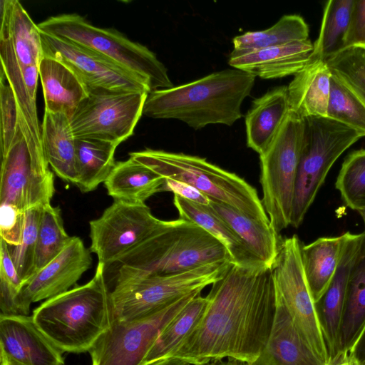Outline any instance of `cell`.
I'll list each match as a JSON object with an SVG mask.
<instances>
[{"label": "cell", "instance_id": "1", "mask_svg": "<svg viewBox=\"0 0 365 365\" xmlns=\"http://www.w3.org/2000/svg\"><path fill=\"white\" fill-rule=\"evenodd\" d=\"M207 297L202 319L170 358L190 365L227 358L255 361L269 339L276 313L272 269L231 264Z\"/></svg>", "mask_w": 365, "mask_h": 365}, {"label": "cell", "instance_id": "2", "mask_svg": "<svg viewBox=\"0 0 365 365\" xmlns=\"http://www.w3.org/2000/svg\"><path fill=\"white\" fill-rule=\"evenodd\" d=\"M255 78L233 68L156 90L148 93L143 114L153 118L177 119L195 130L210 124L231 126L242 117L241 106Z\"/></svg>", "mask_w": 365, "mask_h": 365}, {"label": "cell", "instance_id": "3", "mask_svg": "<svg viewBox=\"0 0 365 365\" xmlns=\"http://www.w3.org/2000/svg\"><path fill=\"white\" fill-rule=\"evenodd\" d=\"M110 293L106 267L98 263L89 282L46 299L32 317L62 352L88 351L111 324Z\"/></svg>", "mask_w": 365, "mask_h": 365}, {"label": "cell", "instance_id": "4", "mask_svg": "<svg viewBox=\"0 0 365 365\" xmlns=\"http://www.w3.org/2000/svg\"><path fill=\"white\" fill-rule=\"evenodd\" d=\"M225 261L232 262V259L218 240L198 225L179 218L125 253L113 264L116 268V282L176 274Z\"/></svg>", "mask_w": 365, "mask_h": 365}, {"label": "cell", "instance_id": "5", "mask_svg": "<svg viewBox=\"0 0 365 365\" xmlns=\"http://www.w3.org/2000/svg\"><path fill=\"white\" fill-rule=\"evenodd\" d=\"M129 155L164 179L187 183L210 200L230 205L265 225H271L256 189L236 174L205 158L148 148Z\"/></svg>", "mask_w": 365, "mask_h": 365}, {"label": "cell", "instance_id": "6", "mask_svg": "<svg viewBox=\"0 0 365 365\" xmlns=\"http://www.w3.org/2000/svg\"><path fill=\"white\" fill-rule=\"evenodd\" d=\"M37 25L42 33L90 49L129 70L145 80L152 91L174 86L152 51L115 29L95 26L77 14L53 16Z\"/></svg>", "mask_w": 365, "mask_h": 365}, {"label": "cell", "instance_id": "7", "mask_svg": "<svg viewBox=\"0 0 365 365\" xmlns=\"http://www.w3.org/2000/svg\"><path fill=\"white\" fill-rule=\"evenodd\" d=\"M358 130L328 117L304 118V132L292 206L291 225L299 227L340 155L360 138Z\"/></svg>", "mask_w": 365, "mask_h": 365}, {"label": "cell", "instance_id": "8", "mask_svg": "<svg viewBox=\"0 0 365 365\" xmlns=\"http://www.w3.org/2000/svg\"><path fill=\"white\" fill-rule=\"evenodd\" d=\"M231 264L220 262L176 274L116 282L110 293L112 320L138 319L186 295L201 292L220 279Z\"/></svg>", "mask_w": 365, "mask_h": 365}, {"label": "cell", "instance_id": "9", "mask_svg": "<svg viewBox=\"0 0 365 365\" xmlns=\"http://www.w3.org/2000/svg\"><path fill=\"white\" fill-rule=\"evenodd\" d=\"M303 132L304 119L289 110L274 141L259 155L261 201L278 234L291 225Z\"/></svg>", "mask_w": 365, "mask_h": 365}, {"label": "cell", "instance_id": "10", "mask_svg": "<svg viewBox=\"0 0 365 365\" xmlns=\"http://www.w3.org/2000/svg\"><path fill=\"white\" fill-rule=\"evenodd\" d=\"M297 235L282 240L272 268L276 295L309 347L324 365L330 359L319 314L307 284Z\"/></svg>", "mask_w": 365, "mask_h": 365}, {"label": "cell", "instance_id": "11", "mask_svg": "<svg viewBox=\"0 0 365 365\" xmlns=\"http://www.w3.org/2000/svg\"><path fill=\"white\" fill-rule=\"evenodd\" d=\"M148 93H88L70 118L76 138H88L117 145L133 135L143 114Z\"/></svg>", "mask_w": 365, "mask_h": 365}, {"label": "cell", "instance_id": "12", "mask_svg": "<svg viewBox=\"0 0 365 365\" xmlns=\"http://www.w3.org/2000/svg\"><path fill=\"white\" fill-rule=\"evenodd\" d=\"M172 222L155 217L145 203L114 200L99 217L89 222L90 250L106 269Z\"/></svg>", "mask_w": 365, "mask_h": 365}, {"label": "cell", "instance_id": "13", "mask_svg": "<svg viewBox=\"0 0 365 365\" xmlns=\"http://www.w3.org/2000/svg\"><path fill=\"white\" fill-rule=\"evenodd\" d=\"M200 293L186 295L138 319L112 320L110 327L88 351L92 365H142L165 327Z\"/></svg>", "mask_w": 365, "mask_h": 365}, {"label": "cell", "instance_id": "14", "mask_svg": "<svg viewBox=\"0 0 365 365\" xmlns=\"http://www.w3.org/2000/svg\"><path fill=\"white\" fill-rule=\"evenodd\" d=\"M54 175L46 158L34 155L22 133L1 153L0 205L26 212L51 204Z\"/></svg>", "mask_w": 365, "mask_h": 365}, {"label": "cell", "instance_id": "15", "mask_svg": "<svg viewBox=\"0 0 365 365\" xmlns=\"http://www.w3.org/2000/svg\"><path fill=\"white\" fill-rule=\"evenodd\" d=\"M43 56L54 58L71 68L88 93H148L149 83L114 61L83 46L41 32Z\"/></svg>", "mask_w": 365, "mask_h": 365}, {"label": "cell", "instance_id": "16", "mask_svg": "<svg viewBox=\"0 0 365 365\" xmlns=\"http://www.w3.org/2000/svg\"><path fill=\"white\" fill-rule=\"evenodd\" d=\"M90 249L76 236L63 250L36 272L24 287L19 299L20 315H28L31 304L71 289L92 266Z\"/></svg>", "mask_w": 365, "mask_h": 365}, {"label": "cell", "instance_id": "17", "mask_svg": "<svg viewBox=\"0 0 365 365\" xmlns=\"http://www.w3.org/2000/svg\"><path fill=\"white\" fill-rule=\"evenodd\" d=\"M0 352L22 365H63L62 351L32 316L0 314Z\"/></svg>", "mask_w": 365, "mask_h": 365}, {"label": "cell", "instance_id": "18", "mask_svg": "<svg viewBox=\"0 0 365 365\" xmlns=\"http://www.w3.org/2000/svg\"><path fill=\"white\" fill-rule=\"evenodd\" d=\"M345 235L341 255L335 274L326 292L316 304L330 359L339 350L349 274L364 240L365 231L360 234L346 232Z\"/></svg>", "mask_w": 365, "mask_h": 365}, {"label": "cell", "instance_id": "19", "mask_svg": "<svg viewBox=\"0 0 365 365\" xmlns=\"http://www.w3.org/2000/svg\"><path fill=\"white\" fill-rule=\"evenodd\" d=\"M0 58L22 67L43 58L41 31L17 0L1 1Z\"/></svg>", "mask_w": 365, "mask_h": 365}, {"label": "cell", "instance_id": "20", "mask_svg": "<svg viewBox=\"0 0 365 365\" xmlns=\"http://www.w3.org/2000/svg\"><path fill=\"white\" fill-rule=\"evenodd\" d=\"M314 46L309 39L253 51L230 58L229 65L262 79L295 75L309 61Z\"/></svg>", "mask_w": 365, "mask_h": 365}, {"label": "cell", "instance_id": "21", "mask_svg": "<svg viewBox=\"0 0 365 365\" xmlns=\"http://www.w3.org/2000/svg\"><path fill=\"white\" fill-rule=\"evenodd\" d=\"M276 302V313L269 339L257 359L249 364L324 365L303 339L277 295Z\"/></svg>", "mask_w": 365, "mask_h": 365}, {"label": "cell", "instance_id": "22", "mask_svg": "<svg viewBox=\"0 0 365 365\" xmlns=\"http://www.w3.org/2000/svg\"><path fill=\"white\" fill-rule=\"evenodd\" d=\"M331 76L324 60L310 56L287 86L289 110L303 119L327 117Z\"/></svg>", "mask_w": 365, "mask_h": 365}, {"label": "cell", "instance_id": "23", "mask_svg": "<svg viewBox=\"0 0 365 365\" xmlns=\"http://www.w3.org/2000/svg\"><path fill=\"white\" fill-rule=\"evenodd\" d=\"M289 112L287 86L255 98L245 115L247 146L262 154L279 133Z\"/></svg>", "mask_w": 365, "mask_h": 365}, {"label": "cell", "instance_id": "24", "mask_svg": "<svg viewBox=\"0 0 365 365\" xmlns=\"http://www.w3.org/2000/svg\"><path fill=\"white\" fill-rule=\"evenodd\" d=\"M173 203L180 218L202 227L225 247L232 264L250 269H269L209 205H202L177 195H174Z\"/></svg>", "mask_w": 365, "mask_h": 365}, {"label": "cell", "instance_id": "25", "mask_svg": "<svg viewBox=\"0 0 365 365\" xmlns=\"http://www.w3.org/2000/svg\"><path fill=\"white\" fill-rule=\"evenodd\" d=\"M45 110L69 118L88 93L74 72L61 61L43 56L39 63Z\"/></svg>", "mask_w": 365, "mask_h": 365}, {"label": "cell", "instance_id": "26", "mask_svg": "<svg viewBox=\"0 0 365 365\" xmlns=\"http://www.w3.org/2000/svg\"><path fill=\"white\" fill-rule=\"evenodd\" d=\"M41 135L49 166L61 180L76 185V138L71 126L70 118L62 113L44 110Z\"/></svg>", "mask_w": 365, "mask_h": 365}, {"label": "cell", "instance_id": "27", "mask_svg": "<svg viewBox=\"0 0 365 365\" xmlns=\"http://www.w3.org/2000/svg\"><path fill=\"white\" fill-rule=\"evenodd\" d=\"M209 207L229 225L267 268L273 267L282 239L271 225H265L220 202L210 200Z\"/></svg>", "mask_w": 365, "mask_h": 365}, {"label": "cell", "instance_id": "28", "mask_svg": "<svg viewBox=\"0 0 365 365\" xmlns=\"http://www.w3.org/2000/svg\"><path fill=\"white\" fill-rule=\"evenodd\" d=\"M163 182V178L129 157L126 160L116 162L104 185L114 200L143 204L161 192Z\"/></svg>", "mask_w": 365, "mask_h": 365}, {"label": "cell", "instance_id": "29", "mask_svg": "<svg viewBox=\"0 0 365 365\" xmlns=\"http://www.w3.org/2000/svg\"><path fill=\"white\" fill-rule=\"evenodd\" d=\"M345 233L337 237H320L301 247L303 269L315 304L328 289L339 265Z\"/></svg>", "mask_w": 365, "mask_h": 365}, {"label": "cell", "instance_id": "30", "mask_svg": "<svg viewBox=\"0 0 365 365\" xmlns=\"http://www.w3.org/2000/svg\"><path fill=\"white\" fill-rule=\"evenodd\" d=\"M364 331L365 237L349 274L339 350L354 352L356 346Z\"/></svg>", "mask_w": 365, "mask_h": 365}, {"label": "cell", "instance_id": "31", "mask_svg": "<svg viewBox=\"0 0 365 365\" xmlns=\"http://www.w3.org/2000/svg\"><path fill=\"white\" fill-rule=\"evenodd\" d=\"M207 304V296L194 297L162 330L142 365L170 358L198 324Z\"/></svg>", "mask_w": 365, "mask_h": 365}, {"label": "cell", "instance_id": "32", "mask_svg": "<svg viewBox=\"0 0 365 365\" xmlns=\"http://www.w3.org/2000/svg\"><path fill=\"white\" fill-rule=\"evenodd\" d=\"M117 145L98 140L76 138V185L82 192L94 190L113 169Z\"/></svg>", "mask_w": 365, "mask_h": 365}, {"label": "cell", "instance_id": "33", "mask_svg": "<svg viewBox=\"0 0 365 365\" xmlns=\"http://www.w3.org/2000/svg\"><path fill=\"white\" fill-rule=\"evenodd\" d=\"M309 39V26L297 14L282 16L272 26L262 31H248L233 38L230 58H236L253 51L279 46Z\"/></svg>", "mask_w": 365, "mask_h": 365}, {"label": "cell", "instance_id": "34", "mask_svg": "<svg viewBox=\"0 0 365 365\" xmlns=\"http://www.w3.org/2000/svg\"><path fill=\"white\" fill-rule=\"evenodd\" d=\"M354 0H329L326 2L319 36L311 57L327 60L344 49Z\"/></svg>", "mask_w": 365, "mask_h": 365}, {"label": "cell", "instance_id": "35", "mask_svg": "<svg viewBox=\"0 0 365 365\" xmlns=\"http://www.w3.org/2000/svg\"><path fill=\"white\" fill-rule=\"evenodd\" d=\"M71 239L64 228L61 211L50 205L41 207L35 254V274L58 256Z\"/></svg>", "mask_w": 365, "mask_h": 365}, {"label": "cell", "instance_id": "36", "mask_svg": "<svg viewBox=\"0 0 365 365\" xmlns=\"http://www.w3.org/2000/svg\"><path fill=\"white\" fill-rule=\"evenodd\" d=\"M346 206L359 213L365 223V149L344 159L335 183Z\"/></svg>", "mask_w": 365, "mask_h": 365}, {"label": "cell", "instance_id": "37", "mask_svg": "<svg viewBox=\"0 0 365 365\" xmlns=\"http://www.w3.org/2000/svg\"><path fill=\"white\" fill-rule=\"evenodd\" d=\"M327 117L344 123L365 136V103L334 76Z\"/></svg>", "mask_w": 365, "mask_h": 365}, {"label": "cell", "instance_id": "38", "mask_svg": "<svg viewBox=\"0 0 365 365\" xmlns=\"http://www.w3.org/2000/svg\"><path fill=\"white\" fill-rule=\"evenodd\" d=\"M332 76L365 103V50L346 48L325 60Z\"/></svg>", "mask_w": 365, "mask_h": 365}, {"label": "cell", "instance_id": "39", "mask_svg": "<svg viewBox=\"0 0 365 365\" xmlns=\"http://www.w3.org/2000/svg\"><path fill=\"white\" fill-rule=\"evenodd\" d=\"M42 207L25 212V223L21 243L9 247L17 272L26 285L35 274V254L38 228Z\"/></svg>", "mask_w": 365, "mask_h": 365}, {"label": "cell", "instance_id": "40", "mask_svg": "<svg viewBox=\"0 0 365 365\" xmlns=\"http://www.w3.org/2000/svg\"><path fill=\"white\" fill-rule=\"evenodd\" d=\"M24 286L11 257L7 244L0 240L1 314L20 315L19 299Z\"/></svg>", "mask_w": 365, "mask_h": 365}, {"label": "cell", "instance_id": "41", "mask_svg": "<svg viewBox=\"0 0 365 365\" xmlns=\"http://www.w3.org/2000/svg\"><path fill=\"white\" fill-rule=\"evenodd\" d=\"M0 150L2 153L8 150L21 130L19 126L18 106L14 92L1 73H0Z\"/></svg>", "mask_w": 365, "mask_h": 365}, {"label": "cell", "instance_id": "42", "mask_svg": "<svg viewBox=\"0 0 365 365\" xmlns=\"http://www.w3.org/2000/svg\"><path fill=\"white\" fill-rule=\"evenodd\" d=\"M25 223V212L9 205H0V240L9 247L21 243Z\"/></svg>", "mask_w": 365, "mask_h": 365}, {"label": "cell", "instance_id": "43", "mask_svg": "<svg viewBox=\"0 0 365 365\" xmlns=\"http://www.w3.org/2000/svg\"><path fill=\"white\" fill-rule=\"evenodd\" d=\"M351 47L365 50V0H354L344 49Z\"/></svg>", "mask_w": 365, "mask_h": 365}, {"label": "cell", "instance_id": "44", "mask_svg": "<svg viewBox=\"0 0 365 365\" xmlns=\"http://www.w3.org/2000/svg\"><path fill=\"white\" fill-rule=\"evenodd\" d=\"M162 191L171 192L174 195L202 205L210 204V199L206 195L195 187L180 181L164 179Z\"/></svg>", "mask_w": 365, "mask_h": 365}, {"label": "cell", "instance_id": "45", "mask_svg": "<svg viewBox=\"0 0 365 365\" xmlns=\"http://www.w3.org/2000/svg\"><path fill=\"white\" fill-rule=\"evenodd\" d=\"M325 365H363L355 352L339 350Z\"/></svg>", "mask_w": 365, "mask_h": 365}, {"label": "cell", "instance_id": "46", "mask_svg": "<svg viewBox=\"0 0 365 365\" xmlns=\"http://www.w3.org/2000/svg\"><path fill=\"white\" fill-rule=\"evenodd\" d=\"M200 365H250L249 363L238 359L227 358L226 360L215 359Z\"/></svg>", "mask_w": 365, "mask_h": 365}, {"label": "cell", "instance_id": "47", "mask_svg": "<svg viewBox=\"0 0 365 365\" xmlns=\"http://www.w3.org/2000/svg\"><path fill=\"white\" fill-rule=\"evenodd\" d=\"M354 352L361 361L363 365H365V331L359 339Z\"/></svg>", "mask_w": 365, "mask_h": 365}, {"label": "cell", "instance_id": "48", "mask_svg": "<svg viewBox=\"0 0 365 365\" xmlns=\"http://www.w3.org/2000/svg\"><path fill=\"white\" fill-rule=\"evenodd\" d=\"M148 365H190L189 363L177 359V358H168L164 359L159 361H156Z\"/></svg>", "mask_w": 365, "mask_h": 365}, {"label": "cell", "instance_id": "49", "mask_svg": "<svg viewBox=\"0 0 365 365\" xmlns=\"http://www.w3.org/2000/svg\"><path fill=\"white\" fill-rule=\"evenodd\" d=\"M1 365H22L9 358L1 353Z\"/></svg>", "mask_w": 365, "mask_h": 365}]
</instances>
